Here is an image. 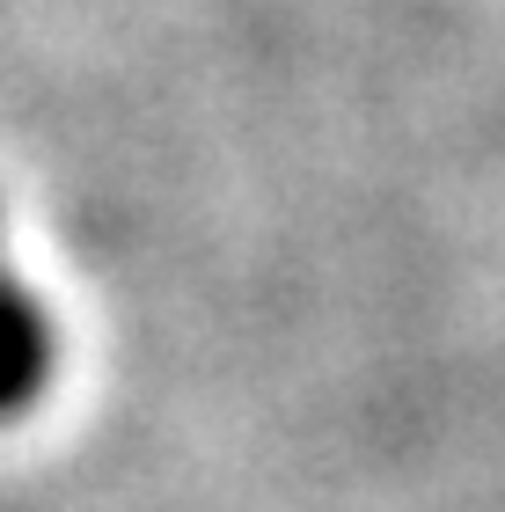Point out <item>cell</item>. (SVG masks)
I'll use <instances>...</instances> for the list:
<instances>
[{
	"instance_id": "1",
	"label": "cell",
	"mask_w": 505,
	"mask_h": 512,
	"mask_svg": "<svg viewBox=\"0 0 505 512\" xmlns=\"http://www.w3.org/2000/svg\"><path fill=\"white\" fill-rule=\"evenodd\" d=\"M37 366H44V337H37L30 308H22V293L0 278V410L37 381Z\"/></svg>"
}]
</instances>
